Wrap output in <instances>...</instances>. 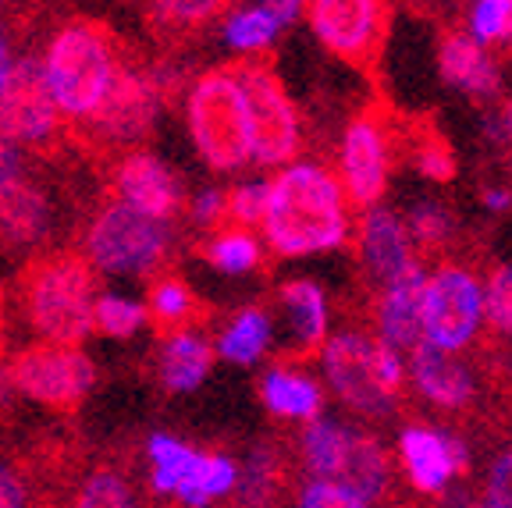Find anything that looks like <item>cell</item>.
Here are the masks:
<instances>
[{
	"mask_svg": "<svg viewBox=\"0 0 512 508\" xmlns=\"http://www.w3.org/2000/svg\"><path fill=\"white\" fill-rule=\"evenodd\" d=\"M214 356H217V345H210L203 334H178L171 342H160V352H157V359H153L157 384L168 391V395L196 391L207 381Z\"/></svg>",
	"mask_w": 512,
	"mask_h": 508,
	"instance_id": "28",
	"label": "cell"
},
{
	"mask_svg": "<svg viewBox=\"0 0 512 508\" xmlns=\"http://www.w3.org/2000/svg\"><path fill=\"white\" fill-rule=\"evenodd\" d=\"M480 327H488V306H484V278L477 270L459 260H445L427 270L424 342L463 356L477 342Z\"/></svg>",
	"mask_w": 512,
	"mask_h": 508,
	"instance_id": "11",
	"label": "cell"
},
{
	"mask_svg": "<svg viewBox=\"0 0 512 508\" xmlns=\"http://www.w3.org/2000/svg\"><path fill=\"white\" fill-rule=\"evenodd\" d=\"M480 207L488 210L491 217H502L512 210V189L509 185H484L480 189Z\"/></svg>",
	"mask_w": 512,
	"mask_h": 508,
	"instance_id": "45",
	"label": "cell"
},
{
	"mask_svg": "<svg viewBox=\"0 0 512 508\" xmlns=\"http://www.w3.org/2000/svg\"><path fill=\"white\" fill-rule=\"evenodd\" d=\"M72 246L104 274H139L157 281L171 274L182 256V224H164L139 214L121 199L96 189L82 207Z\"/></svg>",
	"mask_w": 512,
	"mask_h": 508,
	"instance_id": "3",
	"label": "cell"
},
{
	"mask_svg": "<svg viewBox=\"0 0 512 508\" xmlns=\"http://www.w3.org/2000/svg\"><path fill=\"white\" fill-rule=\"evenodd\" d=\"M146 455H150V466H153L150 473L153 494H178L185 480L192 477L196 459H200L196 448L182 445V441H175L168 434H153L146 441Z\"/></svg>",
	"mask_w": 512,
	"mask_h": 508,
	"instance_id": "33",
	"label": "cell"
},
{
	"mask_svg": "<svg viewBox=\"0 0 512 508\" xmlns=\"http://www.w3.org/2000/svg\"><path fill=\"white\" fill-rule=\"evenodd\" d=\"M125 36L104 18L72 15L57 22L43 43V68L68 121H82L104 104L118 72Z\"/></svg>",
	"mask_w": 512,
	"mask_h": 508,
	"instance_id": "5",
	"label": "cell"
},
{
	"mask_svg": "<svg viewBox=\"0 0 512 508\" xmlns=\"http://www.w3.org/2000/svg\"><path fill=\"white\" fill-rule=\"evenodd\" d=\"M29 164H32L29 153H22L18 146H11L8 139H0V199H4V192H8L11 185L29 171Z\"/></svg>",
	"mask_w": 512,
	"mask_h": 508,
	"instance_id": "43",
	"label": "cell"
},
{
	"mask_svg": "<svg viewBox=\"0 0 512 508\" xmlns=\"http://www.w3.org/2000/svg\"><path fill=\"white\" fill-rule=\"evenodd\" d=\"M395 455L406 473L409 487L424 498L448 494L459 477H466L473 466V452L466 437L452 430L431 427V423H406L395 437Z\"/></svg>",
	"mask_w": 512,
	"mask_h": 508,
	"instance_id": "16",
	"label": "cell"
},
{
	"mask_svg": "<svg viewBox=\"0 0 512 508\" xmlns=\"http://www.w3.org/2000/svg\"><path fill=\"white\" fill-rule=\"evenodd\" d=\"M466 32L484 47H512V0H473L466 8Z\"/></svg>",
	"mask_w": 512,
	"mask_h": 508,
	"instance_id": "35",
	"label": "cell"
},
{
	"mask_svg": "<svg viewBox=\"0 0 512 508\" xmlns=\"http://www.w3.org/2000/svg\"><path fill=\"white\" fill-rule=\"evenodd\" d=\"M306 22L331 57L370 68L384 47L392 8L381 0H313L306 4Z\"/></svg>",
	"mask_w": 512,
	"mask_h": 508,
	"instance_id": "14",
	"label": "cell"
},
{
	"mask_svg": "<svg viewBox=\"0 0 512 508\" xmlns=\"http://www.w3.org/2000/svg\"><path fill=\"white\" fill-rule=\"evenodd\" d=\"M192 253L203 256L214 270L221 274H253V270L264 267V239L256 235V231H242V228H221L207 239H196L192 242Z\"/></svg>",
	"mask_w": 512,
	"mask_h": 508,
	"instance_id": "29",
	"label": "cell"
},
{
	"mask_svg": "<svg viewBox=\"0 0 512 508\" xmlns=\"http://www.w3.org/2000/svg\"><path fill=\"white\" fill-rule=\"evenodd\" d=\"M352 246H356L363 281H367L370 288H377V292L388 288L392 281L406 278L409 270L420 267V260H416V242L406 228V217L395 214V210L384 207V203L360 214Z\"/></svg>",
	"mask_w": 512,
	"mask_h": 508,
	"instance_id": "17",
	"label": "cell"
},
{
	"mask_svg": "<svg viewBox=\"0 0 512 508\" xmlns=\"http://www.w3.org/2000/svg\"><path fill=\"white\" fill-rule=\"evenodd\" d=\"M320 374L328 391L363 420H388L409 388V356L374 334L342 327L320 349Z\"/></svg>",
	"mask_w": 512,
	"mask_h": 508,
	"instance_id": "6",
	"label": "cell"
},
{
	"mask_svg": "<svg viewBox=\"0 0 512 508\" xmlns=\"http://www.w3.org/2000/svg\"><path fill=\"white\" fill-rule=\"evenodd\" d=\"M260 398H264L267 413L278 416V420L313 423L324 416V388H320L317 377L303 374L296 366L274 363L260 377Z\"/></svg>",
	"mask_w": 512,
	"mask_h": 508,
	"instance_id": "27",
	"label": "cell"
},
{
	"mask_svg": "<svg viewBox=\"0 0 512 508\" xmlns=\"http://www.w3.org/2000/svg\"><path fill=\"white\" fill-rule=\"evenodd\" d=\"M406 228L416 246L434 253V249H445L448 242L456 239L459 224L448 203H441V199H416L406 214Z\"/></svg>",
	"mask_w": 512,
	"mask_h": 508,
	"instance_id": "34",
	"label": "cell"
},
{
	"mask_svg": "<svg viewBox=\"0 0 512 508\" xmlns=\"http://www.w3.org/2000/svg\"><path fill=\"white\" fill-rule=\"evenodd\" d=\"M335 175L360 214L381 207L392 178V132L377 111H360L345 125Z\"/></svg>",
	"mask_w": 512,
	"mask_h": 508,
	"instance_id": "15",
	"label": "cell"
},
{
	"mask_svg": "<svg viewBox=\"0 0 512 508\" xmlns=\"http://www.w3.org/2000/svg\"><path fill=\"white\" fill-rule=\"evenodd\" d=\"M185 121H189L192 146L210 171L235 175L246 164H253L246 96H242L232 61L207 68L192 79L185 93Z\"/></svg>",
	"mask_w": 512,
	"mask_h": 508,
	"instance_id": "7",
	"label": "cell"
},
{
	"mask_svg": "<svg viewBox=\"0 0 512 508\" xmlns=\"http://www.w3.org/2000/svg\"><path fill=\"white\" fill-rule=\"evenodd\" d=\"M68 508H146L132 448H111L93 459Z\"/></svg>",
	"mask_w": 512,
	"mask_h": 508,
	"instance_id": "26",
	"label": "cell"
},
{
	"mask_svg": "<svg viewBox=\"0 0 512 508\" xmlns=\"http://www.w3.org/2000/svg\"><path fill=\"white\" fill-rule=\"evenodd\" d=\"M0 508H29V487L11 466H0Z\"/></svg>",
	"mask_w": 512,
	"mask_h": 508,
	"instance_id": "44",
	"label": "cell"
},
{
	"mask_svg": "<svg viewBox=\"0 0 512 508\" xmlns=\"http://www.w3.org/2000/svg\"><path fill=\"white\" fill-rule=\"evenodd\" d=\"M278 306L285 317V352L278 363L292 366L296 359H310L313 352L320 356V349L328 345V295L317 281L310 278H292L278 285Z\"/></svg>",
	"mask_w": 512,
	"mask_h": 508,
	"instance_id": "19",
	"label": "cell"
},
{
	"mask_svg": "<svg viewBox=\"0 0 512 508\" xmlns=\"http://www.w3.org/2000/svg\"><path fill=\"white\" fill-rule=\"evenodd\" d=\"M11 313L22 317L47 345L75 349L93 334V310L100 302V270L75 246L50 249L22 263L8 292Z\"/></svg>",
	"mask_w": 512,
	"mask_h": 508,
	"instance_id": "2",
	"label": "cell"
},
{
	"mask_svg": "<svg viewBox=\"0 0 512 508\" xmlns=\"http://www.w3.org/2000/svg\"><path fill=\"white\" fill-rule=\"evenodd\" d=\"M189 224L196 231H203V239L228 228V189H203L189 203Z\"/></svg>",
	"mask_w": 512,
	"mask_h": 508,
	"instance_id": "41",
	"label": "cell"
},
{
	"mask_svg": "<svg viewBox=\"0 0 512 508\" xmlns=\"http://www.w3.org/2000/svg\"><path fill=\"white\" fill-rule=\"evenodd\" d=\"M143 306H146V320H150L153 334H157L160 342H171L178 334H203V327L214 317V310L192 292L189 281L178 270L160 274L157 281L146 285Z\"/></svg>",
	"mask_w": 512,
	"mask_h": 508,
	"instance_id": "24",
	"label": "cell"
},
{
	"mask_svg": "<svg viewBox=\"0 0 512 508\" xmlns=\"http://www.w3.org/2000/svg\"><path fill=\"white\" fill-rule=\"evenodd\" d=\"M242 480V469L235 466V459H228L224 452H200L192 477L182 484V491L175 494L185 508H207L214 498H228L235 494Z\"/></svg>",
	"mask_w": 512,
	"mask_h": 508,
	"instance_id": "32",
	"label": "cell"
},
{
	"mask_svg": "<svg viewBox=\"0 0 512 508\" xmlns=\"http://www.w3.org/2000/svg\"><path fill=\"white\" fill-rule=\"evenodd\" d=\"M413 164L431 182H448V178L456 175V157H452V150H448L445 139H438V135H416Z\"/></svg>",
	"mask_w": 512,
	"mask_h": 508,
	"instance_id": "39",
	"label": "cell"
},
{
	"mask_svg": "<svg viewBox=\"0 0 512 508\" xmlns=\"http://www.w3.org/2000/svg\"><path fill=\"white\" fill-rule=\"evenodd\" d=\"M438 75L448 89L470 100H491L502 89L498 57L484 43L473 40L466 29H448L438 40Z\"/></svg>",
	"mask_w": 512,
	"mask_h": 508,
	"instance_id": "21",
	"label": "cell"
},
{
	"mask_svg": "<svg viewBox=\"0 0 512 508\" xmlns=\"http://www.w3.org/2000/svg\"><path fill=\"white\" fill-rule=\"evenodd\" d=\"M8 377L18 395L47 405L50 413L72 420L96 384V366L79 349L64 345H25L8 359Z\"/></svg>",
	"mask_w": 512,
	"mask_h": 508,
	"instance_id": "12",
	"label": "cell"
},
{
	"mask_svg": "<svg viewBox=\"0 0 512 508\" xmlns=\"http://www.w3.org/2000/svg\"><path fill=\"white\" fill-rule=\"evenodd\" d=\"M463 508H484V505H480V498H477V501H466Z\"/></svg>",
	"mask_w": 512,
	"mask_h": 508,
	"instance_id": "48",
	"label": "cell"
},
{
	"mask_svg": "<svg viewBox=\"0 0 512 508\" xmlns=\"http://www.w3.org/2000/svg\"><path fill=\"white\" fill-rule=\"evenodd\" d=\"M409 391L438 413H463L477 402V374L463 356L420 345L409 352Z\"/></svg>",
	"mask_w": 512,
	"mask_h": 508,
	"instance_id": "18",
	"label": "cell"
},
{
	"mask_svg": "<svg viewBox=\"0 0 512 508\" xmlns=\"http://www.w3.org/2000/svg\"><path fill=\"white\" fill-rule=\"evenodd\" d=\"M480 505L484 508H512V445H505L484 469V487H480Z\"/></svg>",
	"mask_w": 512,
	"mask_h": 508,
	"instance_id": "40",
	"label": "cell"
},
{
	"mask_svg": "<svg viewBox=\"0 0 512 508\" xmlns=\"http://www.w3.org/2000/svg\"><path fill=\"white\" fill-rule=\"evenodd\" d=\"M267 199H271V178H256V182H242L228 189V228L260 231Z\"/></svg>",
	"mask_w": 512,
	"mask_h": 508,
	"instance_id": "36",
	"label": "cell"
},
{
	"mask_svg": "<svg viewBox=\"0 0 512 508\" xmlns=\"http://www.w3.org/2000/svg\"><path fill=\"white\" fill-rule=\"evenodd\" d=\"M271 338H274V317L267 313V306L253 302V306L235 313L232 324L221 331V338H217V356L235 366H253L256 359L271 349Z\"/></svg>",
	"mask_w": 512,
	"mask_h": 508,
	"instance_id": "31",
	"label": "cell"
},
{
	"mask_svg": "<svg viewBox=\"0 0 512 508\" xmlns=\"http://www.w3.org/2000/svg\"><path fill=\"white\" fill-rule=\"evenodd\" d=\"M484 306L491 331L512 338V263H498L484 274Z\"/></svg>",
	"mask_w": 512,
	"mask_h": 508,
	"instance_id": "38",
	"label": "cell"
},
{
	"mask_svg": "<svg viewBox=\"0 0 512 508\" xmlns=\"http://www.w3.org/2000/svg\"><path fill=\"white\" fill-rule=\"evenodd\" d=\"M0 139L22 146L29 157L61 164L68 146V118L61 114L50 89L40 50L32 47L11 68L0 93Z\"/></svg>",
	"mask_w": 512,
	"mask_h": 508,
	"instance_id": "9",
	"label": "cell"
},
{
	"mask_svg": "<svg viewBox=\"0 0 512 508\" xmlns=\"http://www.w3.org/2000/svg\"><path fill=\"white\" fill-rule=\"evenodd\" d=\"M424 288L427 270L424 263L409 270L406 278L392 281L388 288L377 292L374 302V338L384 345L399 349L409 356L413 349L424 345Z\"/></svg>",
	"mask_w": 512,
	"mask_h": 508,
	"instance_id": "20",
	"label": "cell"
},
{
	"mask_svg": "<svg viewBox=\"0 0 512 508\" xmlns=\"http://www.w3.org/2000/svg\"><path fill=\"white\" fill-rule=\"evenodd\" d=\"M296 508H374V505H367V501L356 498V494L345 491V487L328 484V480H306V484L299 487Z\"/></svg>",
	"mask_w": 512,
	"mask_h": 508,
	"instance_id": "42",
	"label": "cell"
},
{
	"mask_svg": "<svg viewBox=\"0 0 512 508\" xmlns=\"http://www.w3.org/2000/svg\"><path fill=\"white\" fill-rule=\"evenodd\" d=\"M146 324V306L121 295H100L93 310V331L107 338H132Z\"/></svg>",
	"mask_w": 512,
	"mask_h": 508,
	"instance_id": "37",
	"label": "cell"
},
{
	"mask_svg": "<svg viewBox=\"0 0 512 508\" xmlns=\"http://www.w3.org/2000/svg\"><path fill=\"white\" fill-rule=\"evenodd\" d=\"M150 64L153 61L139 54L136 43L125 40L104 104L89 118L68 121V146L93 171H104L114 160L146 150V143L153 139V121L164 104H160V93L153 86Z\"/></svg>",
	"mask_w": 512,
	"mask_h": 508,
	"instance_id": "4",
	"label": "cell"
},
{
	"mask_svg": "<svg viewBox=\"0 0 512 508\" xmlns=\"http://www.w3.org/2000/svg\"><path fill=\"white\" fill-rule=\"evenodd\" d=\"M232 8L235 4H221V0H160V4H143L139 15L160 54L175 57L182 47L200 40L214 22H224Z\"/></svg>",
	"mask_w": 512,
	"mask_h": 508,
	"instance_id": "22",
	"label": "cell"
},
{
	"mask_svg": "<svg viewBox=\"0 0 512 508\" xmlns=\"http://www.w3.org/2000/svg\"><path fill=\"white\" fill-rule=\"evenodd\" d=\"M363 427L338 416H320L313 423H303L296 434V452L310 480H328V484H342L349 473V462L360 445Z\"/></svg>",
	"mask_w": 512,
	"mask_h": 508,
	"instance_id": "23",
	"label": "cell"
},
{
	"mask_svg": "<svg viewBox=\"0 0 512 508\" xmlns=\"http://www.w3.org/2000/svg\"><path fill=\"white\" fill-rule=\"evenodd\" d=\"M498 118H502V128H505V139H509L512 143V100L509 104L502 107V114H498Z\"/></svg>",
	"mask_w": 512,
	"mask_h": 508,
	"instance_id": "47",
	"label": "cell"
},
{
	"mask_svg": "<svg viewBox=\"0 0 512 508\" xmlns=\"http://www.w3.org/2000/svg\"><path fill=\"white\" fill-rule=\"evenodd\" d=\"M242 96L249 111V135H253V164L256 167H288L303 150V121L296 100L288 96L271 54L264 57H235Z\"/></svg>",
	"mask_w": 512,
	"mask_h": 508,
	"instance_id": "10",
	"label": "cell"
},
{
	"mask_svg": "<svg viewBox=\"0 0 512 508\" xmlns=\"http://www.w3.org/2000/svg\"><path fill=\"white\" fill-rule=\"evenodd\" d=\"M72 185L54 175V164L32 157L29 171L0 199V253L11 260H36L50 249H64V235L75 239L79 217L64 210Z\"/></svg>",
	"mask_w": 512,
	"mask_h": 508,
	"instance_id": "8",
	"label": "cell"
},
{
	"mask_svg": "<svg viewBox=\"0 0 512 508\" xmlns=\"http://www.w3.org/2000/svg\"><path fill=\"white\" fill-rule=\"evenodd\" d=\"M356 235V207L345 196L335 167L299 157L271 178V199L260 224L267 253L278 260H306L345 249Z\"/></svg>",
	"mask_w": 512,
	"mask_h": 508,
	"instance_id": "1",
	"label": "cell"
},
{
	"mask_svg": "<svg viewBox=\"0 0 512 508\" xmlns=\"http://www.w3.org/2000/svg\"><path fill=\"white\" fill-rule=\"evenodd\" d=\"M299 18H306V4L299 0L246 4V8H232V15L221 22V40L239 57H264L267 47L278 40V32Z\"/></svg>",
	"mask_w": 512,
	"mask_h": 508,
	"instance_id": "25",
	"label": "cell"
},
{
	"mask_svg": "<svg viewBox=\"0 0 512 508\" xmlns=\"http://www.w3.org/2000/svg\"><path fill=\"white\" fill-rule=\"evenodd\" d=\"M285 487V459L271 441L249 448V462L235 487V508H278Z\"/></svg>",
	"mask_w": 512,
	"mask_h": 508,
	"instance_id": "30",
	"label": "cell"
},
{
	"mask_svg": "<svg viewBox=\"0 0 512 508\" xmlns=\"http://www.w3.org/2000/svg\"><path fill=\"white\" fill-rule=\"evenodd\" d=\"M0 18H8V8H4V15H0ZM11 50H15V40H11L8 25L0 22V93H4V82H8L11 68H15V61H11Z\"/></svg>",
	"mask_w": 512,
	"mask_h": 508,
	"instance_id": "46",
	"label": "cell"
},
{
	"mask_svg": "<svg viewBox=\"0 0 512 508\" xmlns=\"http://www.w3.org/2000/svg\"><path fill=\"white\" fill-rule=\"evenodd\" d=\"M96 178H100V192L121 199L128 207H136L139 214L153 217V221L189 224L192 199L185 196V182L178 178L175 167L153 157L150 150L114 160L104 171H96Z\"/></svg>",
	"mask_w": 512,
	"mask_h": 508,
	"instance_id": "13",
	"label": "cell"
}]
</instances>
